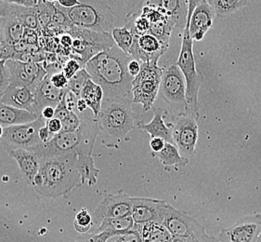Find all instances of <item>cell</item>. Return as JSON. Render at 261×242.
I'll list each match as a JSON object with an SVG mask.
<instances>
[{"label": "cell", "mask_w": 261, "mask_h": 242, "mask_svg": "<svg viewBox=\"0 0 261 242\" xmlns=\"http://www.w3.org/2000/svg\"><path fill=\"white\" fill-rule=\"evenodd\" d=\"M256 242H261V230L260 232H259L258 237H257V239H256Z\"/></svg>", "instance_id": "680465c9"}, {"label": "cell", "mask_w": 261, "mask_h": 242, "mask_svg": "<svg viewBox=\"0 0 261 242\" xmlns=\"http://www.w3.org/2000/svg\"><path fill=\"white\" fill-rule=\"evenodd\" d=\"M201 242H219V240L217 238H215L214 237H210V236H205V237L202 238Z\"/></svg>", "instance_id": "f5cc1de1"}, {"label": "cell", "mask_w": 261, "mask_h": 242, "mask_svg": "<svg viewBox=\"0 0 261 242\" xmlns=\"http://www.w3.org/2000/svg\"><path fill=\"white\" fill-rule=\"evenodd\" d=\"M79 185H81L79 157L75 154H64L42 158L41 167L31 188L40 197L57 199Z\"/></svg>", "instance_id": "3957f363"}, {"label": "cell", "mask_w": 261, "mask_h": 242, "mask_svg": "<svg viewBox=\"0 0 261 242\" xmlns=\"http://www.w3.org/2000/svg\"><path fill=\"white\" fill-rule=\"evenodd\" d=\"M3 133H4V128L0 125V140H1L2 137H3Z\"/></svg>", "instance_id": "db71d44e"}, {"label": "cell", "mask_w": 261, "mask_h": 242, "mask_svg": "<svg viewBox=\"0 0 261 242\" xmlns=\"http://www.w3.org/2000/svg\"><path fill=\"white\" fill-rule=\"evenodd\" d=\"M166 142L161 138H151L150 140V147H151V151L156 154L159 153L163 148H165Z\"/></svg>", "instance_id": "ee69618b"}, {"label": "cell", "mask_w": 261, "mask_h": 242, "mask_svg": "<svg viewBox=\"0 0 261 242\" xmlns=\"http://www.w3.org/2000/svg\"><path fill=\"white\" fill-rule=\"evenodd\" d=\"M172 137L180 155L190 158L195 154L198 141L197 119L191 115L173 116Z\"/></svg>", "instance_id": "7c38bea8"}, {"label": "cell", "mask_w": 261, "mask_h": 242, "mask_svg": "<svg viewBox=\"0 0 261 242\" xmlns=\"http://www.w3.org/2000/svg\"><path fill=\"white\" fill-rule=\"evenodd\" d=\"M202 238H203V237H202ZM202 238H182V237H175V238H173L172 242H201Z\"/></svg>", "instance_id": "816d5d0a"}, {"label": "cell", "mask_w": 261, "mask_h": 242, "mask_svg": "<svg viewBox=\"0 0 261 242\" xmlns=\"http://www.w3.org/2000/svg\"><path fill=\"white\" fill-rule=\"evenodd\" d=\"M18 164L21 175L28 185L31 187L36 175L41 167L42 157L37 152V148H20L10 154Z\"/></svg>", "instance_id": "d6986e66"}, {"label": "cell", "mask_w": 261, "mask_h": 242, "mask_svg": "<svg viewBox=\"0 0 261 242\" xmlns=\"http://www.w3.org/2000/svg\"><path fill=\"white\" fill-rule=\"evenodd\" d=\"M70 113H71V111H69L63 99L61 101V103L58 105L57 107L55 108V116H54V117L63 121L64 118H66L69 116Z\"/></svg>", "instance_id": "60d3db41"}, {"label": "cell", "mask_w": 261, "mask_h": 242, "mask_svg": "<svg viewBox=\"0 0 261 242\" xmlns=\"http://www.w3.org/2000/svg\"><path fill=\"white\" fill-rule=\"evenodd\" d=\"M165 168H184L189 163V158L180 155L178 148L170 142H166L165 148L154 154Z\"/></svg>", "instance_id": "4316f807"}, {"label": "cell", "mask_w": 261, "mask_h": 242, "mask_svg": "<svg viewBox=\"0 0 261 242\" xmlns=\"http://www.w3.org/2000/svg\"><path fill=\"white\" fill-rule=\"evenodd\" d=\"M11 84L10 72L6 66V60L0 61V96L3 97L6 90Z\"/></svg>", "instance_id": "8d00e7d4"}, {"label": "cell", "mask_w": 261, "mask_h": 242, "mask_svg": "<svg viewBox=\"0 0 261 242\" xmlns=\"http://www.w3.org/2000/svg\"><path fill=\"white\" fill-rule=\"evenodd\" d=\"M145 5L161 9L177 28L184 30L188 17V0H148Z\"/></svg>", "instance_id": "7402d4cb"}, {"label": "cell", "mask_w": 261, "mask_h": 242, "mask_svg": "<svg viewBox=\"0 0 261 242\" xmlns=\"http://www.w3.org/2000/svg\"><path fill=\"white\" fill-rule=\"evenodd\" d=\"M261 230V213L244 216L234 225L221 229L220 242H256Z\"/></svg>", "instance_id": "5bb4252c"}, {"label": "cell", "mask_w": 261, "mask_h": 242, "mask_svg": "<svg viewBox=\"0 0 261 242\" xmlns=\"http://www.w3.org/2000/svg\"><path fill=\"white\" fill-rule=\"evenodd\" d=\"M90 79H91V77L87 72V70L82 68L76 74L74 75L72 79H69L67 89L71 90V91H73L74 94L80 97V93L83 90L84 86Z\"/></svg>", "instance_id": "d6a6232c"}, {"label": "cell", "mask_w": 261, "mask_h": 242, "mask_svg": "<svg viewBox=\"0 0 261 242\" xmlns=\"http://www.w3.org/2000/svg\"><path fill=\"white\" fill-rule=\"evenodd\" d=\"M71 33L73 38L72 47L74 53L79 55L74 59L80 62L84 68L86 63L95 55L115 45L111 33H99L74 26L72 27Z\"/></svg>", "instance_id": "30bf717a"}, {"label": "cell", "mask_w": 261, "mask_h": 242, "mask_svg": "<svg viewBox=\"0 0 261 242\" xmlns=\"http://www.w3.org/2000/svg\"><path fill=\"white\" fill-rule=\"evenodd\" d=\"M2 60V57H1V53H0V61Z\"/></svg>", "instance_id": "91938a15"}, {"label": "cell", "mask_w": 261, "mask_h": 242, "mask_svg": "<svg viewBox=\"0 0 261 242\" xmlns=\"http://www.w3.org/2000/svg\"><path fill=\"white\" fill-rule=\"evenodd\" d=\"M46 126L49 130V132H53V134H55V135L62 132V129H63L62 121L58 118H55V117H53V119L47 120Z\"/></svg>", "instance_id": "b9f144b4"}, {"label": "cell", "mask_w": 261, "mask_h": 242, "mask_svg": "<svg viewBox=\"0 0 261 242\" xmlns=\"http://www.w3.org/2000/svg\"><path fill=\"white\" fill-rule=\"evenodd\" d=\"M80 98L86 101L89 109L92 111L95 118L97 119L105 99L102 88L99 85L96 84L92 79H89L80 93Z\"/></svg>", "instance_id": "d4e9b609"}, {"label": "cell", "mask_w": 261, "mask_h": 242, "mask_svg": "<svg viewBox=\"0 0 261 242\" xmlns=\"http://www.w3.org/2000/svg\"><path fill=\"white\" fill-rule=\"evenodd\" d=\"M47 120L38 117L37 120L4 128L3 137L0 140L7 152L10 153L20 148H31L41 144L39 130L46 125Z\"/></svg>", "instance_id": "8fae6325"}, {"label": "cell", "mask_w": 261, "mask_h": 242, "mask_svg": "<svg viewBox=\"0 0 261 242\" xmlns=\"http://www.w3.org/2000/svg\"><path fill=\"white\" fill-rule=\"evenodd\" d=\"M132 213V202L130 196L123 192L118 194H109L99 203L95 210L93 219V227L90 232L94 231L99 227L100 223L106 218H118L131 216Z\"/></svg>", "instance_id": "9a60e30c"}, {"label": "cell", "mask_w": 261, "mask_h": 242, "mask_svg": "<svg viewBox=\"0 0 261 242\" xmlns=\"http://www.w3.org/2000/svg\"><path fill=\"white\" fill-rule=\"evenodd\" d=\"M63 132H72L77 131L81 126V118L75 112H71L69 116L62 121Z\"/></svg>", "instance_id": "d590c367"}, {"label": "cell", "mask_w": 261, "mask_h": 242, "mask_svg": "<svg viewBox=\"0 0 261 242\" xmlns=\"http://www.w3.org/2000/svg\"><path fill=\"white\" fill-rule=\"evenodd\" d=\"M167 116V111L162 107L153 108V118L150 123L140 121L137 123V128L141 131L146 132L151 138H161L166 142L175 144L172 137L173 123H166L165 117Z\"/></svg>", "instance_id": "ffe728a7"}, {"label": "cell", "mask_w": 261, "mask_h": 242, "mask_svg": "<svg viewBox=\"0 0 261 242\" xmlns=\"http://www.w3.org/2000/svg\"><path fill=\"white\" fill-rule=\"evenodd\" d=\"M45 1H47L48 3H53V4H55V3H57L58 0H45Z\"/></svg>", "instance_id": "9f6ffc18"}, {"label": "cell", "mask_w": 261, "mask_h": 242, "mask_svg": "<svg viewBox=\"0 0 261 242\" xmlns=\"http://www.w3.org/2000/svg\"><path fill=\"white\" fill-rule=\"evenodd\" d=\"M6 66L10 72L11 84L25 86L36 90L37 85L47 77L44 66L34 62H23L15 59L6 60Z\"/></svg>", "instance_id": "4fadbf2b"}, {"label": "cell", "mask_w": 261, "mask_h": 242, "mask_svg": "<svg viewBox=\"0 0 261 242\" xmlns=\"http://www.w3.org/2000/svg\"><path fill=\"white\" fill-rule=\"evenodd\" d=\"M107 242H143L141 238L140 232L134 227L133 229L128 231L123 232L116 234L115 236L111 237Z\"/></svg>", "instance_id": "836d02e7"}, {"label": "cell", "mask_w": 261, "mask_h": 242, "mask_svg": "<svg viewBox=\"0 0 261 242\" xmlns=\"http://www.w3.org/2000/svg\"><path fill=\"white\" fill-rule=\"evenodd\" d=\"M3 6H4V2L2 0H0V16H1V11H2V9H3Z\"/></svg>", "instance_id": "11a10c76"}, {"label": "cell", "mask_w": 261, "mask_h": 242, "mask_svg": "<svg viewBox=\"0 0 261 242\" xmlns=\"http://www.w3.org/2000/svg\"><path fill=\"white\" fill-rule=\"evenodd\" d=\"M148 0H127L126 1V15H132L142 10Z\"/></svg>", "instance_id": "ab89813d"}, {"label": "cell", "mask_w": 261, "mask_h": 242, "mask_svg": "<svg viewBox=\"0 0 261 242\" xmlns=\"http://www.w3.org/2000/svg\"><path fill=\"white\" fill-rule=\"evenodd\" d=\"M58 6V5H56ZM74 27L99 33H112L115 16L110 6L103 0L80 3L72 9L58 6Z\"/></svg>", "instance_id": "5b68a950"}, {"label": "cell", "mask_w": 261, "mask_h": 242, "mask_svg": "<svg viewBox=\"0 0 261 242\" xmlns=\"http://www.w3.org/2000/svg\"><path fill=\"white\" fill-rule=\"evenodd\" d=\"M79 4V0H58L56 3V5L60 6L63 9H72Z\"/></svg>", "instance_id": "681fc988"}, {"label": "cell", "mask_w": 261, "mask_h": 242, "mask_svg": "<svg viewBox=\"0 0 261 242\" xmlns=\"http://www.w3.org/2000/svg\"><path fill=\"white\" fill-rule=\"evenodd\" d=\"M39 116L23 109L0 102V125L3 128L25 124L37 120Z\"/></svg>", "instance_id": "cb8c5ba5"}, {"label": "cell", "mask_w": 261, "mask_h": 242, "mask_svg": "<svg viewBox=\"0 0 261 242\" xmlns=\"http://www.w3.org/2000/svg\"><path fill=\"white\" fill-rule=\"evenodd\" d=\"M112 37L115 40V45L123 51L124 53L130 55V50L133 41H134V37L126 27H118V28H114L112 31Z\"/></svg>", "instance_id": "4dcf8cb0"}, {"label": "cell", "mask_w": 261, "mask_h": 242, "mask_svg": "<svg viewBox=\"0 0 261 242\" xmlns=\"http://www.w3.org/2000/svg\"><path fill=\"white\" fill-rule=\"evenodd\" d=\"M84 68L82 64L76 59L72 58L68 60L65 64L63 65V72L67 79H70L73 78L74 75L76 74L81 69Z\"/></svg>", "instance_id": "74e56055"}, {"label": "cell", "mask_w": 261, "mask_h": 242, "mask_svg": "<svg viewBox=\"0 0 261 242\" xmlns=\"http://www.w3.org/2000/svg\"><path fill=\"white\" fill-rule=\"evenodd\" d=\"M167 242H172V240H170V241H167Z\"/></svg>", "instance_id": "94428289"}, {"label": "cell", "mask_w": 261, "mask_h": 242, "mask_svg": "<svg viewBox=\"0 0 261 242\" xmlns=\"http://www.w3.org/2000/svg\"><path fill=\"white\" fill-rule=\"evenodd\" d=\"M133 102L127 97L105 98L97 121L99 130L116 141L124 140L134 128L137 115L132 110Z\"/></svg>", "instance_id": "277c9868"}, {"label": "cell", "mask_w": 261, "mask_h": 242, "mask_svg": "<svg viewBox=\"0 0 261 242\" xmlns=\"http://www.w3.org/2000/svg\"><path fill=\"white\" fill-rule=\"evenodd\" d=\"M135 227V222L132 216L118 217V218H106L100 223L99 227L91 233L111 232L114 235L128 231Z\"/></svg>", "instance_id": "f1b7e54d"}, {"label": "cell", "mask_w": 261, "mask_h": 242, "mask_svg": "<svg viewBox=\"0 0 261 242\" xmlns=\"http://www.w3.org/2000/svg\"><path fill=\"white\" fill-rule=\"evenodd\" d=\"M193 40L190 36L189 30H183L182 45L177 61V65L181 70L186 81V114L198 119V95L200 87L204 81V77L196 69L195 59L193 55Z\"/></svg>", "instance_id": "8992f818"}, {"label": "cell", "mask_w": 261, "mask_h": 242, "mask_svg": "<svg viewBox=\"0 0 261 242\" xmlns=\"http://www.w3.org/2000/svg\"><path fill=\"white\" fill-rule=\"evenodd\" d=\"M93 227L92 216L89 214L87 209H82L75 216L73 222V227L80 234H87Z\"/></svg>", "instance_id": "1f68e13d"}, {"label": "cell", "mask_w": 261, "mask_h": 242, "mask_svg": "<svg viewBox=\"0 0 261 242\" xmlns=\"http://www.w3.org/2000/svg\"><path fill=\"white\" fill-rule=\"evenodd\" d=\"M134 41L131 47L130 55L140 63L148 61H159L168 47L163 45L156 37L146 34L143 36L134 35Z\"/></svg>", "instance_id": "2e32d148"}, {"label": "cell", "mask_w": 261, "mask_h": 242, "mask_svg": "<svg viewBox=\"0 0 261 242\" xmlns=\"http://www.w3.org/2000/svg\"><path fill=\"white\" fill-rule=\"evenodd\" d=\"M132 59L115 45L90 59L85 69L95 83L102 88L105 98L127 97L134 80L128 72V63Z\"/></svg>", "instance_id": "7a4b0ae2"}, {"label": "cell", "mask_w": 261, "mask_h": 242, "mask_svg": "<svg viewBox=\"0 0 261 242\" xmlns=\"http://www.w3.org/2000/svg\"><path fill=\"white\" fill-rule=\"evenodd\" d=\"M55 116V108L53 106H46L44 107L41 111V117H43L45 120H49L53 119Z\"/></svg>", "instance_id": "c3c4849f"}, {"label": "cell", "mask_w": 261, "mask_h": 242, "mask_svg": "<svg viewBox=\"0 0 261 242\" xmlns=\"http://www.w3.org/2000/svg\"><path fill=\"white\" fill-rule=\"evenodd\" d=\"M140 71H141V63L137 60L132 59L130 63H128V72L131 75V77L135 79L140 73Z\"/></svg>", "instance_id": "7dc6e473"}, {"label": "cell", "mask_w": 261, "mask_h": 242, "mask_svg": "<svg viewBox=\"0 0 261 242\" xmlns=\"http://www.w3.org/2000/svg\"><path fill=\"white\" fill-rule=\"evenodd\" d=\"M158 94L171 108L173 116L186 114V81L177 63L164 68Z\"/></svg>", "instance_id": "ba28073f"}, {"label": "cell", "mask_w": 261, "mask_h": 242, "mask_svg": "<svg viewBox=\"0 0 261 242\" xmlns=\"http://www.w3.org/2000/svg\"><path fill=\"white\" fill-rule=\"evenodd\" d=\"M249 0H208L216 14L227 17L248 5Z\"/></svg>", "instance_id": "f546056e"}, {"label": "cell", "mask_w": 261, "mask_h": 242, "mask_svg": "<svg viewBox=\"0 0 261 242\" xmlns=\"http://www.w3.org/2000/svg\"><path fill=\"white\" fill-rule=\"evenodd\" d=\"M114 234L111 232H101V233H91L82 234L76 237L74 242H107V240L113 237Z\"/></svg>", "instance_id": "e575fe53"}, {"label": "cell", "mask_w": 261, "mask_h": 242, "mask_svg": "<svg viewBox=\"0 0 261 242\" xmlns=\"http://www.w3.org/2000/svg\"><path fill=\"white\" fill-rule=\"evenodd\" d=\"M131 216L135 224L144 225L150 222H158L160 208L166 201L140 197H131Z\"/></svg>", "instance_id": "44dd1931"}, {"label": "cell", "mask_w": 261, "mask_h": 242, "mask_svg": "<svg viewBox=\"0 0 261 242\" xmlns=\"http://www.w3.org/2000/svg\"><path fill=\"white\" fill-rule=\"evenodd\" d=\"M1 102L19 109L28 111L40 117L35 97V90L25 86L10 84Z\"/></svg>", "instance_id": "ac0fdd59"}, {"label": "cell", "mask_w": 261, "mask_h": 242, "mask_svg": "<svg viewBox=\"0 0 261 242\" xmlns=\"http://www.w3.org/2000/svg\"><path fill=\"white\" fill-rule=\"evenodd\" d=\"M215 14L214 9L207 0H203L196 7L192 14L188 27L184 28L185 30H189L193 41H201L204 38L206 32L213 26Z\"/></svg>", "instance_id": "e0dca14e"}, {"label": "cell", "mask_w": 261, "mask_h": 242, "mask_svg": "<svg viewBox=\"0 0 261 242\" xmlns=\"http://www.w3.org/2000/svg\"><path fill=\"white\" fill-rule=\"evenodd\" d=\"M88 109H89V108L88 105H87V103H86V101L79 97L74 112L77 113V114H83L84 112H86Z\"/></svg>", "instance_id": "f907efd6"}, {"label": "cell", "mask_w": 261, "mask_h": 242, "mask_svg": "<svg viewBox=\"0 0 261 242\" xmlns=\"http://www.w3.org/2000/svg\"><path fill=\"white\" fill-rule=\"evenodd\" d=\"M77 115L81 118V126L77 131L61 132L50 142L38 144L36 148L42 158L64 154L77 155L81 185L86 183L94 185L98 182L99 171L95 167L92 152L100 131L99 123L90 109Z\"/></svg>", "instance_id": "6da1fadb"}, {"label": "cell", "mask_w": 261, "mask_h": 242, "mask_svg": "<svg viewBox=\"0 0 261 242\" xmlns=\"http://www.w3.org/2000/svg\"><path fill=\"white\" fill-rule=\"evenodd\" d=\"M66 90L67 89L61 90L54 87L49 80L48 75H47V77L37 85L35 90L37 109L40 116H41L42 109L46 106H53L54 108H56L58 105L61 103V101L63 100Z\"/></svg>", "instance_id": "603a6c76"}, {"label": "cell", "mask_w": 261, "mask_h": 242, "mask_svg": "<svg viewBox=\"0 0 261 242\" xmlns=\"http://www.w3.org/2000/svg\"><path fill=\"white\" fill-rule=\"evenodd\" d=\"M6 18V41L8 47H13L21 42L27 35V27L16 16L8 15Z\"/></svg>", "instance_id": "83f0119b"}, {"label": "cell", "mask_w": 261, "mask_h": 242, "mask_svg": "<svg viewBox=\"0 0 261 242\" xmlns=\"http://www.w3.org/2000/svg\"><path fill=\"white\" fill-rule=\"evenodd\" d=\"M219 242H220V241H219Z\"/></svg>", "instance_id": "6125c7cd"}, {"label": "cell", "mask_w": 261, "mask_h": 242, "mask_svg": "<svg viewBox=\"0 0 261 242\" xmlns=\"http://www.w3.org/2000/svg\"><path fill=\"white\" fill-rule=\"evenodd\" d=\"M38 134H39V138H40L42 143H47V142H50L55 136V134H53V132H49V130L47 129L46 125L42 127L41 129L39 130Z\"/></svg>", "instance_id": "f6af8a7d"}, {"label": "cell", "mask_w": 261, "mask_h": 242, "mask_svg": "<svg viewBox=\"0 0 261 242\" xmlns=\"http://www.w3.org/2000/svg\"><path fill=\"white\" fill-rule=\"evenodd\" d=\"M158 223L167 228L173 238H202L207 236L204 227L198 221L167 202L160 208Z\"/></svg>", "instance_id": "9c48e42d"}, {"label": "cell", "mask_w": 261, "mask_h": 242, "mask_svg": "<svg viewBox=\"0 0 261 242\" xmlns=\"http://www.w3.org/2000/svg\"><path fill=\"white\" fill-rule=\"evenodd\" d=\"M2 1L7 4L21 6L25 8H35L38 3V0H2Z\"/></svg>", "instance_id": "7bdbcfd3"}, {"label": "cell", "mask_w": 261, "mask_h": 242, "mask_svg": "<svg viewBox=\"0 0 261 242\" xmlns=\"http://www.w3.org/2000/svg\"><path fill=\"white\" fill-rule=\"evenodd\" d=\"M6 18L0 16V51L7 47L5 34Z\"/></svg>", "instance_id": "bcb514c9"}, {"label": "cell", "mask_w": 261, "mask_h": 242, "mask_svg": "<svg viewBox=\"0 0 261 242\" xmlns=\"http://www.w3.org/2000/svg\"><path fill=\"white\" fill-rule=\"evenodd\" d=\"M90 1H92V0H79L80 3H88V2H90Z\"/></svg>", "instance_id": "6f0895ef"}, {"label": "cell", "mask_w": 261, "mask_h": 242, "mask_svg": "<svg viewBox=\"0 0 261 242\" xmlns=\"http://www.w3.org/2000/svg\"><path fill=\"white\" fill-rule=\"evenodd\" d=\"M158 61L141 63V71L133 80L132 102L141 104L143 111L150 110L156 99L164 68L158 66Z\"/></svg>", "instance_id": "52a82bcc"}, {"label": "cell", "mask_w": 261, "mask_h": 242, "mask_svg": "<svg viewBox=\"0 0 261 242\" xmlns=\"http://www.w3.org/2000/svg\"><path fill=\"white\" fill-rule=\"evenodd\" d=\"M48 77H49V80H50L51 84L54 87H56L58 89H61V90L67 89L69 79L65 77V75L63 74V72H57L54 74L48 75Z\"/></svg>", "instance_id": "f35d334b"}, {"label": "cell", "mask_w": 261, "mask_h": 242, "mask_svg": "<svg viewBox=\"0 0 261 242\" xmlns=\"http://www.w3.org/2000/svg\"><path fill=\"white\" fill-rule=\"evenodd\" d=\"M135 228L141 234L143 242H167L173 237L167 228L158 222H150L144 225H136Z\"/></svg>", "instance_id": "484cf974"}]
</instances>
